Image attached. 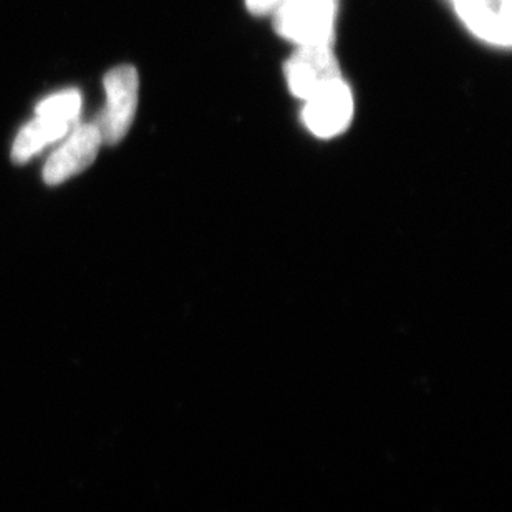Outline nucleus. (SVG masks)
<instances>
[{
    "label": "nucleus",
    "mask_w": 512,
    "mask_h": 512,
    "mask_svg": "<svg viewBox=\"0 0 512 512\" xmlns=\"http://www.w3.org/2000/svg\"><path fill=\"white\" fill-rule=\"evenodd\" d=\"M304 103L302 120L307 130L320 140L342 135L352 123L355 105L352 90L343 78L314 93Z\"/></svg>",
    "instance_id": "nucleus-5"
},
{
    "label": "nucleus",
    "mask_w": 512,
    "mask_h": 512,
    "mask_svg": "<svg viewBox=\"0 0 512 512\" xmlns=\"http://www.w3.org/2000/svg\"><path fill=\"white\" fill-rule=\"evenodd\" d=\"M107 105L95 120L105 145H116L130 131L138 108V90L140 80L138 72L131 65L113 68L103 78Z\"/></svg>",
    "instance_id": "nucleus-3"
},
{
    "label": "nucleus",
    "mask_w": 512,
    "mask_h": 512,
    "mask_svg": "<svg viewBox=\"0 0 512 512\" xmlns=\"http://www.w3.org/2000/svg\"><path fill=\"white\" fill-rule=\"evenodd\" d=\"M342 78L332 45L299 47L285 63V80L295 98L302 102Z\"/></svg>",
    "instance_id": "nucleus-4"
},
{
    "label": "nucleus",
    "mask_w": 512,
    "mask_h": 512,
    "mask_svg": "<svg viewBox=\"0 0 512 512\" xmlns=\"http://www.w3.org/2000/svg\"><path fill=\"white\" fill-rule=\"evenodd\" d=\"M82 95L78 90H65L45 98L35 108V118L19 131L12 146V161L27 163L45 146L62 140L78 125Z\"/></svg>",
    "instance_id": "nucleus-1"
},
{
    "label": "nucleus",
    "mask_w": 512,
    "mask_h": 512,
    "mask_svg": "<svg viewBox=\"0 0 512 512\" xmlns=\"http://www.w3.org/2000/svg\"><path fill=\"white\" fill-rule=\"evenodd\" d=\"M102 143V136L95 123L75 126L70 131V138L47 161L44 168L45 183L50 186L65 183L75 174L87 170L97 158Z\"/></svg>",
    "instance_id": "nucleus-6"
},
{
    "label": "nucleus",
    "mask_w": 512,
    "mask_h": 512,
    "mask_svg": "<svg viewBox=\"0 0 512 512\" xmlns=\"http://www.w3.org/2000/svg\"><path fill=\"white\" fill-rule=\"evenodd\" d=\"M337 0H282L276 30L297 47L332 45Z\"/></svg>",
    "instance_id": "nucleus-2"
},
{
    "label": "nucleus",
    "mask_w": 512,
    "mask_h": 512,
    "mask_svg": "<svg viewBox=\"0 0 512 512\" xmlns=\"http://www.w3.org/2000/svg\"><path fill=\"white\" fill-rule=\"evenodd\" d=\"M456 14L478 39L511 47V0H451Z\"/></svg>",
    "instance_id": "nucleus-7"
},
{
    "label": "nucleus",
    "mask_w": 512,
    "mask_h": 512,
    "mask_svg": "<svg viewBox=\"0 0 512 512\" xmlns=\"http://www.w3.org/2000/svg\"><path fill=\"white\" fill-rule=\"evenodd\" d=\"M281 4L282 0H246L247 9L256 15L274 14Z\"/></svg>",
    "instance_id": "nucleus-8"
}]
</instances>
